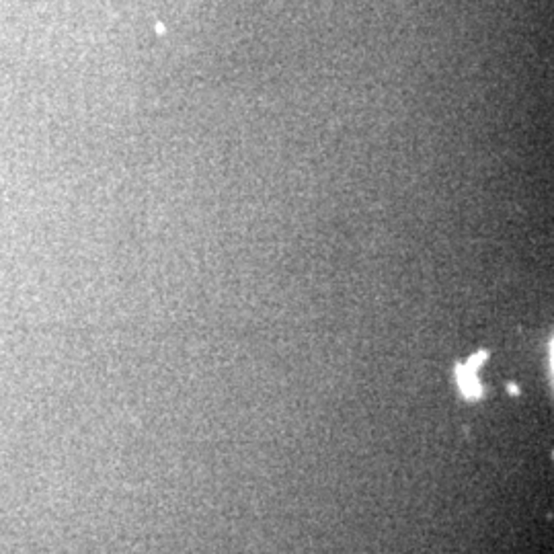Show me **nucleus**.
<instances>
[{
    "label": "nucleus",
    "mask_w": 554,
    "mask_h": 554,
    "mask_svg": "<svg viewBox=\"0 0 554 554\" xmlns=\"http://www.w3.org/2000/svg\"><path fill=\"white\" fill-rule=\"evenodd\" d=\"M480 359H484V355H474L468 363H464V368L458 370L460 388H462V392L466 394L468 398H474V396H478V394H480V384L474 380V374H476V370H478V361Z\"/></svg>",
    "instance_id": "obj_1"
}]
</instances>
